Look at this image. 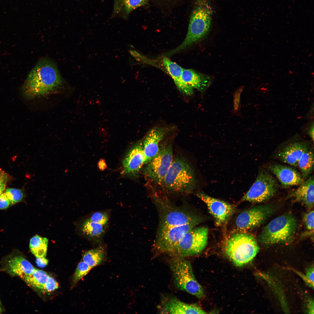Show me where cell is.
I'll return each instance as SVG.
<instances>
[{
    "instance_id": "cell-17",
    "label": "cell",
    "mask_w": 314,
    "mask_h": 314,
    "mask_svg": "<svg viewBox=\"0 0 314 314\" xmlns=\"http://www.w3.org/2000/svg\"><path fill=\"white\" fill-rule=\"evenodd\" d=\"M166 132V130L163 128L156 127L151 129L147 133L143 143L145 156V164H147L159 151V143Z\"/></svg>"
},
{
    "instance_id": "cell-37",
    "label": "cell",
    "mask_w": 314,
    "mask_h": 314,
    "mask_svg": "<svg viewBox=\"0 0 314 314\" xmlns=\"http://www.w3.org/2000/svg\"><path fill=\"white\" fill-rule=\"evenodd\" d=\"M308 127L307 133L312 140H314V123L313 122Z\"/></svg>"
},
{
    "instance_id": "cell-16",
    "label": "cell",
    "mask_w": 314,
    "mask_h": 314,
    "mask_svg": "<svg viewBox=\"0 0 314 314\" xmlns=\"http://www.w3.org/2000/svg\"><path fill=\"white\" fill-rule=\"evenodd\" d=\"M270 169L284 187L299 185L304 181L299 172L289 166L276 164L271 165Z\"/></svg>"
},
{
    "instance_id": "cell-24",
    "label": "cell",
    "mask_w": 314,
    "mask_h": 314,
    "mask_svg": "<svg viewBox=\"0 0 314 314\" xmlns=\"http://www.w3.org/2000/svg\"><path fill=\"white\" fill-rule=\"evenodd\" d=\"M105 226L93 222L88 219L82 224V231L83 233L89 238L98 240L102 237L105 233Z\"/></svg>"
},
{
    "instance_id": "cell-7",
    "label": "cell",
    "mask_w": 314,
    "mask_h": 314,
    "mask_svg": "<svg viewBox=\"0 0 314 314\" xmlns=\"http://www.w3.org/2000/svg\"><path fill=\"white\" fill-rule=\"evenodd\" d=\"M183 258L174 257L170 263L175 285L180 290L202 299L205 296L204 290L195 279L190 263Z\"/></svg>"
},
{
    "instance_id": "cell-19",
    "label": "cell",
    "mask_w": 314,
    "mask_h": 314,
    "mask_svg": "<svg viewBox=\"0 0 314 314\" xmlns=\"http://www.w3.org/2000/svg\"><path fill=\"white\" fill-rule=\"evenodd\" d=\"M308 149L307 145L301 142L291 143L284 147L279 151L278 156L283 162L297 166L302 154Z\"/></svg>"
},
{
    "instance_id": "cell-10",
    "label": "cell",
    "mask_w": 314,
    "mask_h": 314,
    "mask_svg": "<svg viewBox=\"0 0 314 314\" xmlns=\"http://www.w3.org/2000/svg\"><path fill=\"white\" fill-rule=\"evenodd\" d=\"M173 159L172 147L170 144L160 148L157 154L147 164L145 175L152 181L162 184Z\"/></svg>"
},
{
    "instance_id": "cell-32",
    "label": "cell",
    "mask_w": 314,
    "mask_h": 314,
    "mask_svg": "<svg viewBox=\"0 0 314 314\" xmlns=\"http://www.w3.org/2000/svg\"><path fill=\"white\" fill-rule=\"evenodd\" d=\"M58 283L53 278L49 275L40 291L44 292H51L58 288Z\"/></svg>"
},
{
    "instance_id": "cell-5",
    "label": "cell",
    "mask_w": 314,
    "mask_h": 314,
    "mask_svg": "<svg viewBox=\"0 0 314 314\" xmlns=\"http://www.w3.org/2000/svg\"><path fill=\"white\" fill-rule=\"evenodd\" d=\"M224 249L229 259L238 267L242 266L251 261L259 249L254 236L242 232L234 234L227 239Z\"/></svg>"
},
{
    "instance_id": "cell-4",
    "label": "cell",
    "mask_w": 314,
    "mask_h": 314,
    "mask_svg": "<svg viewBox=\"0 0 314 314\" xmlns=\"http://www.w3.org/2000/svg\"><path fill=\"white\" fill-rule=\"evenodd\" d=\"M297 226L293 215L286 213L274 218L263 228L258 236V241L266 245L291 242Z\"/></svg>"
},
{
    "instance_id": "cell-3",
    "label": "cell",
    "mask_w": 314,
    "mask_h": 314,
    "mask_svg": "<svg viewBox=\"0 0 314 314\" xmlns=\"http://www.w3.org/2000/svg\"><path fill=\"white\" fill-rule=\"evenodd\" d=\"M197 181L192 167L185 159L173 158L162 184L170 191L190 193L195 189Z\"/></svg>"
},
{
    "instance_id": "cell-20",
    "label": "cell",
    "mask_w": 314,
    "mask_h": 314,
    "mask_svg": "<svg viewBox=\"0 0 314 314\" xmlns=\"http://www.w3.org/2000/svg\"><path fill=\"white\" fill-rule=\"evenodd\" d=\"M314 182L313 176L309 177L300 184L291 195L295 201L301 203L308 208L313 206Z\"/></svg>"
},
{
    "instance_id": "cell-31",
    "label": "cell",
    "mask_w": 314,
    "mask_h": 314,
    "mask_svg": "<svg viewBox=\"0 0 314 314\" xmlns=\"http://www.w3.org/2000/svg\"><path fill=\"white\" fill-rule=\"evenodd\" d=\"M88 219L93 222L106 226L108 222L109 216L105 212L98 211L92 214Z\"/></svg>"
},
{
    "instance_id": "cell-30",
    "label": "cell",
    "mask_w": 314,
    "mask_h": 314,
    "mask_svg": "<svg viewBox=\"0 0 314 314\" xmlns=\"http://www.w3.org/2000/svg\"><path fill=\"white\" fill-rule=\"evenodd\" d=\"M5 192L12 205L21 201L24 196L22 191L17 189L8 188L6 189Z\"/></svg>"
},
{
    "instance_id": "cell-35",
    "label": "cell",
    "mask_w": 314,
    "mask_h": 314,
    "mask_svg": "<svg viewBox=\"0 0 314 314\" xmlns=\"http://www.w3.org/2000/svg\"><path fill=\"white\" fill-rule=\"evenodd\" d=\"M12 204L5 192L0 195V209L7 208Z\"/></svg>"
},
{
    "instance_id": "cell-25",
    "label": "cell",
    "mask_w": 314,
    "mask_h": 314,
    "mask_svg": "<svg viewBox=\"0 0 314 314\" xmlns=\"http://www.w3.org/2000/svg\"><path fill=\"white\" fill-rule=\"evenodd\" d=\"M48 240L46 238L36 235L30 239L29 247L31 252L37 258L46 256Z\"/></svg>"
},
{
    "instance_id": "cell-14",
    "label": "cell",
    "mask_w": 314,
    "mask_h": 314,
    "mask_svg": "<svg viewBox=\"0 0 314 314\" xmlns=\"http://www.w3.org/2000/svg\"><path fill=\"white\" fill-rule=\"evenodd\" d=\"M145 162L143 144L138 142L132 147L123 159L124 173L132 176L137 175Z\"/></svg>"
},
{
    "instance_id": "cell-23",
    "label": "cell",
    "mask_w": 314,
    "mask_h": 314,
    "mask_svg": "<svg viewBox=\"0 0 314 314\" xmlns=\"http://www.w3.org/2000/svg\"><path fill=\"white\" fill-rule=\"evenodd\" d=\"M182 78L183 81L188 86L201 91L206 90L210 83L209 78L192 69L183 68Z\"/></svg>"
},
{
    "instance_id": "cell-13",
    "label": "cell",
    "mask_w": 314,
    "mask_h": 314,
    "mask_svg": "<svg viewBox=\"0 0 314 314\" xmlns=\"http://www.w3.org/2000/svg\"><path fill=\"white\" fill-rule=\"evenodd\" d=\"M195 195L206 205L210 213L214 218L217 226L225 223L233 214L235 208L233 205L224 201L211 197L202 192Z\"/></svg>"
},
{
    "instance_id": "cell-34",
    "label": "cell",
    "mask_w": 314,
    "mask_h": 314,
    "mask_svg": "<svg viewBox=\"0 0 314 314\" xmlns=\"http://www.w3.org/2000/svg\"><path fill=\"white\" fill-rule=\"evenodd\" d=\"M314 217L313 210L310 211L305 214L304 216L303 219L306 228L308 230L313 231Z\"/></svg>"
},
{
    "instance_id": "cell-38",
    "label": "cell",
    "mask_w": 314,
    "mask_h": 314,
    "mask_svg": "<svg viewBox=\"0 0 314 314\" xmlns=\"http://www.w3.org/2000/svg\"><path fill=\"white\" fill-rule=\"evenodd\" d=\"M8 178L7 174L0 168V182L5 180H8Z\"/></svg>"
},
{
    "instance_id": "cell-1",
    "label": "cell",
    "mask_w": 314,
    "mask_h": 314,
    "mask_svg": "<svg viewBox=\"0 0 314 314\" xmlns=\"http://www.w3.org/2000/svg\"><path fill=\"white\" fill-rule=\"evenodd\" d=\"M63 81L56 66L47 58H42L31 71L24 86L28 98L44 97L58 92Z\"/></svg>"
},
{
    "instance_id": "cell-41",
    "label": "cell",
    "mask_w": 314,
    "mask_h": 314,
    "mask_svg": "<svg viewBox=\"0 0 314 314\" xmlns=\"http://www.w3.org/2000/svg\"><path fill=\"white\" fill-rule=\"evenodd\" d=\"M1 304V301H0V304Z\"/></svg>"
},
{
    "instance_id": "cell-2",
    "label": "cell",
    "mask_w": 314,
    "mask_h": 314,
    "mask_svg": "<svg viewBox=\"0 0 314 314\" xmlns=\"http://www.w3.org/2000/svg\"><path fill=\"white\" fill-rule=\"evenodd\" d=\"M186 36L178 47L166 53L168 56L184 49L204 37L212 24L213 9L210 0H196Z\"/></svg>"
},
{
    "instance_id": "cell-39",
    "label": "cell",
    "mask_w": 314,
    "mask_h": 314,
    "mask_svg": "<svg viewBox=\"0 0 314 314\" xmlns=\"http://www.w3.org/2000/svg\"><path fill=\"white\" fill-rule=\"evenodd\" d=\"M8 180H5L0 182V195L3 192L6 188Z\"/></svg>"
},
{
    "instance_id": "cell-18",
    "label": "cell",
    "mask_w": 314,
    "mask_h": 314,
    "mask_svg": "<svg viewBox=\"0 0 314 314\" xmlns=\"http://www.w3.org/2000/svg\"><path fill=\"white\" fill-rule=\"evenodd\" d=\"M35 269L25 258L19 255L9 259L6 265V270L10 275L18 276L23 279L32 274Z\"/></svg>"
},
{
    "instance_id": "cell-36",
    "label": "cell",
    "mask_w": 314,
    "mask_h": 314,
    "mask_svg": "<svg viewBox=\"0 0 314 314\" xmlns=\"http://www.w3.org/2000/svg\"><path fill=\"white\" fill-rule=\"evenodd\" d=\"M36 261L37 265L41 267H45L48 263V260L45 257L37 258Z\"/></svg>"
},
{
    "instance_id": "cell-28",
    "label": "cell",
    "mask_w": 314,
    "mask_h": 314,
    "mask_svg": "<svg viewBox=\"0 0 314 314\" xmlns=\"http://www.w3.org/2000/svg\"><path fill=\"white\" fill-rule=\"evenodd\" d=\"M105 256L104 249L101 247H97L86 252L83 256V260L93 268L102 263Z\"/></svg>"
},
{
    "instance_id": "cell-40",
    "label": "cell",
    "mask_w": 314,
    "mask_h": 314,
    "mask_svg": "<svg viewBox=\"0 0 314 314\" xmlns=\"http://www.w3.org/2000/svg\"><path fill=\"white\" fill-rule=\"evenodd\" d=\"M1 307H0V312L1 311Z\"/></svg>"
},
{
    "instance_id": "cell-29",
    "label": "cell",
    "mask_w": 314,
    "mask_h": 314,
    "mask_svg": "<svg viewBox=\"0 0 314 314\" xmlns=\"http://www.w3.org/2000/svg\"><path fill=\"white\" fill-rule=\"evenodd\" d=\"M92 268L83 261L78 265L73 278V281L77 283L83 277L86 275Z\"/></svg>"
},
{
    "instance_id": "cell-26",
    "label": "cell",
    "mask_w": 314,
    "mask_h": 314,
    "mask_svg": "<svg viewBox=\"0 0 314 314\" xmlns=\"http://www.w3.org/2000/svg\"><path fill=\"white\" fill-rule=\"evenodd\" d=\"M304 180L312 172L314 169V154L308 149L302 154L297 164Z\"/></svg>"
},
{
    "instance_id": "cell-33",
    "label": "cell",
    "mask_w": 314,
    "mask_h": 314,
    "mask_svg": "<svg viewBox=\"0 0 314 314\" xmlns=\"http://www.w3.org/2000/svg\"><path fill=\"white\" fill-rule=\"evenodd\" d=\"M300 276L307 286L314 288V267L311 266L306 270L305 275L300 274Z\"/></svg>"
},
{
    "instance_id": "cell-6",
    "label": "cell",
    "mask_w": 314,
    "mask_h": 314,
    "mask_svg": "<svg viewBox=\"0 0 314 314\" xmlns=\"http://www.w3.org/2000/svg\"><path fill=\"white\" fill-rule=\"evenodd\" d=\"M153 200L159 216L158 231L190 224L197 225L201 222L198 216L174 205L167 199L154 196Z\"/></svg>"
},
{
    "instance_id": "cell-11",
    "label": "cell",
    "mask_w": 314,
    "mask_h": 314,
    "mask_svg": "<svg viewBox=\"0 0 314 314\" xmlns=\"http://www.w3.org/2000/svg\"><path fill=\"white\" fill-rule=\"evenodd\" d=\"M274 209L268 205H260L253 207L241 213L236 221L237 229L244 232L263 224L272 214Z\"/></svg>"
},
{
    "instance_id": "cell-8",
    "label": "cell",
    "mask_w": 314,
    "mask_h": 314,
    "mask_svg": "<svg viewBox=\"0 0 314 314\" xmlns=\"http://www.w3.org/2000/svg\"><path fill=\"white\" fill-rule=\"evenodd\" d=\"M208 230L206 227H195L182 236L170 255L174 257L194 256L200 254L207 245Z\"/></svg>"
},
{
    "instance_id": "cell-22",
    "label": "cell",
    "mask_w": 314,
    "mask_h": 314,
    "mask_svg": "<svg viewBox=\"0 0 314 314\" xmlns=\"http://www.w3.org/2000/svg\"><path fill=\"white\" fill-rule=\"evenodd\" d=\"M148 0H114L112 16L127 19L130 13L145 5Z\"/></svg>"
},
{
    "instance_id": "cell-27",
    "label": "cell",
    "mask_w": 314,
    "mask_h": 314,
    "mask_svg": "<svg viewBox=\"0 0 314 314\" xmlns=\"http://www.w3.org/2000/svg\"><path fill=\"white\" fill-rule=\"evenodd\" d=\"M49 275L45 272L35 268L32 274L23 280L31 288L40 290Z\"/></svg>"
},
{
    "instance_id": "cell-12",
    "label": "cell",
    "mask_w": 314,
    "mask_h": 314,
    "mask_svg": "<svg viewBox=\"0 0 314 314\" xmlns=\"http://www.w3.org/2000/svg\"><path fill=\"white\" fill-rule=\"evenodd\" d=\"M197 225L190 224L158 231L155 248L160 253L170 255L184 234Z\"/></svg>"
},
{
    "instance_id": "cell-9",
    "label": "cell",
    "mask_w": 314,
    "mask_h": 314,
    "mask_svg": "<svg viewBox=\"0 0 314 314\" xmlns=\"http://www.w3.org/2000/svg\"><path fill=\"white\" fill-rule=\"evenodd\" d=\"M277 188L276 182L272 176L266 171L261 170L242 200L254 203L265 201L274 195Z\"/></svg>"
},
{
    "instance_id": "cell-21",
    "label": "cell",
    "mask_w": 314,
    "mask_h": 314,
    "mask_svg": "<svg viewBox=\"0 0 314 314\" xmlns=\"http://www.w3.org/2000/svg\"><path fill=\"white\" fill-rule=\"evenodd\" d=\"M162 62L179 89L186 94L190 95L192 94L193 93V89L185 84L183 80V68L165 56L163 58Z\"/></svg>"
},
{
    "instance_id": "cell-15",
    "label": "cell",
    "mask_w": 314,
    "mask_h": 314,
    "mask_svg": "<svg viewBox=\"0 0 314 314\" xmlns=\"http://www.w3.org/2000/svg\"><path fill=\"white\" fill-rule=\"evenodd\" d=\"M160 307V313L163 314L206 313L198 306L184 303L174 297L164 300Z\"/></svg>"
}]
</instances>
